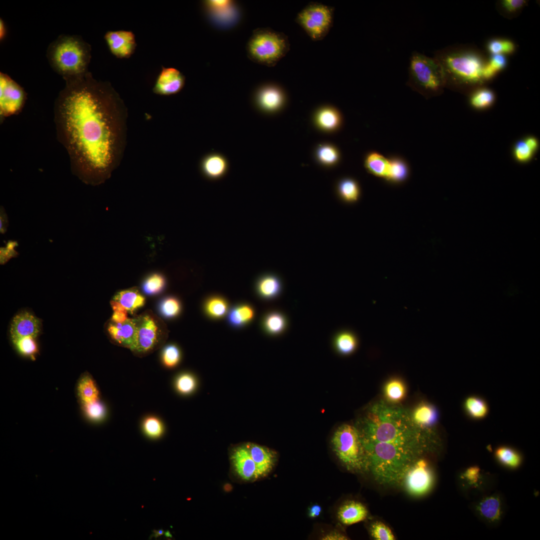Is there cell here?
<instances>
[{"mask_svg": "<svg viewBox=\"0 0 540 540\" xmlns=\"http://www.w3.org/2000/svg\"><path fill=\"white\" fill-rule=\"evenodd\" d=\"M389 162L388 170L385 178L394 184L404 181L408 174V170L405 162L400 158H394Z\"/></svg>", "mask_w": 540, "mask_h": 540, "instance_id": "obj_35", "label": "cell"}, {"mask_svg": "<svg viewBox=\"0 0 540 540\" xmlns=\"http://www.w3.org/2000/svg\"><path fill=\"white\" fill-rule=\"evenodd\" d=\"M137 319V338L131 350L138 356H143L158 348L162 342V338L158 322L154 317L145 314Z\"/></svg>", "mask_w": 540, "mask_h": 540, "instance_id": "obj_11", "label": "cell"}, {"mask_svg": "<svg viewBox=\"0 0 540 540\" xmlns=\"http://www.w3.org/2000/svg\"><path fill=\"white\" fill-rule=\"evenodd\" d=\"M528 144L535 152L538 148V141L534 137H528L524 140Z\"/></svg>", "mask_w": 540, "mask_h": 540, "instance_id": "obj_57", "label": "cell"}, {"mask_svg": "<svg viewBox=\"0 0 540 540\" xmlns=\"http://www.w3.org/2000/svg\"><path fill=\"white\" fill-rule=\"evenodd\" d=\"M315 126L320 130L332 132L340 126L342 118L340 112L332 106H324L318 109L313 118Z\"/></svg>", "mask_w": 540, "mask_h": 540, "instance_id": "obj_20", "label": "cell"}, {"mask_svg": "<svg viewBox=\"0 0 540 540\" xmlns=\"http://www.w3.org/2000/svg\"><path fill=\"white\" fill-rule=\"evenodd\" d=\"M142 430L148 437L156 439L162 436L164 428L162 423L158 418L150 416L144 420Z\"/></svg>", "mask_w": 540, "mask_h": 540, "instance_id": "obj_43", "label": "cell"}, {"mask_svg": "<svg viewBox=\"0 0 540 540\" xmlns=\"http://www.w3.org/2000/svg\"><path fill=\"white\" fill-rule=\"evenodd\" d=\"M247 56L252 62L274 66L290 50L288 38L284 33L269 28L254 30L246 46Z\"/></svg>", "mask_w": 540, "mask_h": 540, "instance_id": "obj_5", "label": "cell"}, {"mask_svg": "<svg viewBox=\"0 0 540 540\" xmlns=\"http://www.w3.org/2000/svg\"><path fill=\"white\" fill-rule=\"evenodd\" d=\"M166 284V278L162 274L154 272L147 276L144 280L142 290L148 294H156L162 291Z\"/></svg>", "mask_w": 540, "mask_h": 540, "instance_id": "obj_39", "label": "cell"}, {"mask_svg": "<svg viewBox=\"0 0 540 540\" xmlns=\"http://www.w3.org/2000/svg\"><path fill=\"white\" fill-rule=\"evenodd\" d=\"M364 452L366 470L379 484L400 485L407 471L426 448L424 429L410 412L382 400L368 408L356 426Z\"/></svg>", "mask_w": 540, "mask_h": 540, "instance_id": "obj_2", "label": "cell"}, {"mask_svg": "<svg viewBox=\"0 0 540 540\" xmlns=\"http://www.w3.org/2000/svg\"><path fill=\"white\" fill-rule=\"evenodd\" d=\"M256 290L262 299L271 300L280 296L282 288L280 278L272 273H266L258 278L255 283Z\"/></svg>", "mask_w": 540, "mask_h": 540, "instance_id": "obj_21", "label": "cell"}, {"mask_svg": "<svg viewBox=\"0 0 540 540\" xmlns=\"http://www.w3.org/2000/svg\"><path fill=\"white\" fill-rule=\"evenodd\" d=\"M12 341L18 351L24 356L33 358L38 352V346L34 337L26 336Z\"/></svg>", "mask_w": 540, "mask_h": 540, "instance_id": "obj_44", "label": "cell"}, {"mask_svg": "<svg viewBox=\"0 0 540 540\" xmlns=\"http://www.w3.org/2000/svg\"><path fill=\"white\" fill-rule=\"evenodd\" d=\"M495 456L502 464L511 468L518 466L522 460L518 452L508 446L498 447L495 451Z\"/></svg>", "mask_w": 540, "mask_h": 540, "instance_id": "obj_36", "label": "cell"}, {"mask_svg": "<svg viewBox=\"0 0 540 540\" xmlns=\"http://www.w3.org/2000/svg\"><path fill=\"white\" fill-rule=\"evenodd\" d=\"M480 516L490 522L499 520L502 514V502L500 498L490 496L483 498L478 506Z\"/></svg>", "mask_w": 540, "mask_h": 540, "instance_id": "obj_28", "label": "cell"}, {"mask_svg": "<svg viewBox=\"0 0 540 540\" xmlns=\"http://www.w3.org/2000/svg\"><path fill=\"white\" fill-rule=\"evenodd\" d=\"M78 394L82 404L98 400L99 392L92 378L84 375L80 380L78 387Z\"/></svg>", "mask_w": 540, "mask_h": 540, "instance_id": "obj_34", "label": "cell"}, {"mask_svg": "<svg viewBox=\"0 0 540 540\" xmlns=\"http://www.w3.org/2000/svg\"><path fill=\"white\" fill-rule=\"evenodd\" d=\"M372 536L376 540H394L395 536L391 529L384 523L376 521L370 527Z\"/></svg>", "mask_w": 540, "mask_h": 540, "instance_id": "obj_46", "label": "cell"}, {"mask_svg": "<svg viewBox=\"0 0 540 540\" xmlns=\"http://www.w3.org/2000/svg\"><path fill=\"white\" fill-rule=\"evenodd\" d=\"M336 189L339 198L346 204H354L360 199V187L358 182L354 178H341L337 182Z\"/></svg>", "mask_w": 540, "mask_h": 540, "instance_id": "obj_25", "label": "cell"}, {"mask_svg": "<svg viewBox=\"0 0 540 540\" xmlns=\"http://www.w3.org/2000/svg\"><path fill=\"white\" fill-rule=\"evenodd\" d=\"M334 8L318 2H310L302 9L296 22L314 41L320 40L332 27Z\"/></svg>", "mask_w": 540, "mask_h": 540, "instance_id": "obj_8", "label": "cell"}, {"mask_svg": "<svg viewBox=\"0 0 540 540\" xmlns=\"http://www.w3.org/2000/svg\"><path fill=\"white\" fill-rule=\"evenodd\" d=\"M83 404L84 412L90 419L97 421L101 420L104 416L105 408L99 400Z\"/></svg>", "mask_w": 540, "mask_h": 540, "instance_id": "obj_48", "label": "cell"}, {"mask_svg": "<svg viewBox=\"0 0 540 540\" xmlns=\"http://www.w3.org/2000/svg\"><path fill=\"white\" fill-rule=\"evenodd\" d=\"M384 394L388 402L398 403L402 400L406 394L404 382L397 378L388 381L385 385Z\"/></svg>", "mask_w": 540, "mask_h": 540, "instance_id": "obj_37", "label": "cell"}, {"mask_svg": "<svg viewBox=\"0 0 540 540\" xmlns=\"http://www.w3.org/2000/svg\"><path fill=\"white\" fill-rule=\"evenodd\" d=\"M250 454L255 462L260 478L267 476L278 462L277 452L268 447L252 442H245Z\"/></svg>", "mask_w": 540, "mask_h": 540, "instance_id": "obj_14", "label": "cell"}, {"mask_svg": "<svg viewBox=\"0 0 540 540\" xmlns=\"http://www.w3.org/2000/svg\"><path fill=\"white\" fill-rule=\"evenodd\" d=\"M180 352L177 346L170 344L164 348L162 355L164 364L168 368H172L178 364L180 360Z\"/></svg>", "mask_w": 540, "mask_h": 540, "instance_id": "obj_47", "label": "cell"}, {"mask_svg": "<svg viewBox=\"0 0 540 540\" xmlns=\"http://www.w3.org/2000/svg\"><path fill=\"white\" fill-rule=\"evenodd\" d=\"M127 312L128 311L114 312L111 318L112 322L117 324L124 322L128 318Z\"/></svg>", "mask_w": 540, "mask_h": 540, "instance_id": "obj_51", "label": "cell"}, {"mask_svg": "<svg viewBox=\"0 0 540 540\" xmlns=\"http://www.w3.org/2000/svg\"><path fill=\"white\" fill-rule=\"evenodd\" d=\"M90 52L80 36L61 34L49 44L46 56L52 70L66 80L88 72Z\"/></svg>", "mask_w": 540, "mask_h": 540, "instance_id": "obj_3", "label": "cell"}, {"mask_svg": "<svg viewBox=\"0 0 540 540\" xmlns=\"http://www.w3.org/2000/svg\"><path fill=\"white\" fill-rule=\"evenodd\" d=\"M464 408L468 416L474 420H482L488 414L489 407L486 402L478 396H470L464 402Z\"/></svg>", "mask_w": 540, "mask_h": 540, "instance_id": "obj_30", "label": "cell"}, {"mask_svg": "<svg viewBox=\"0 0 540 540\" xmlns=\"http://www.w3.org/2000/svg\"><path fill=\"white\" fill-rule=\"evenodd\" d=\"M487 49L492 54H512L516 49L514 43L509 40L496 38L490 40L487 44Z\"/></svg>", "mask_w": 540, "mask_h": 540, "instance_id": "obj_42", "label": "cell"}, {"mask_svg": "<svg viewBox=\"0 0 540 540\" xmlns=\"http://www.w3.org/2000/svg\"><path fill=\"white\" fill-rule=\"evenodd\" d=\"M408 72V84L422 94H436L446 86L442 68L434 58L413 52L410 58Z\"/></svg>", "mask_w": 540, "mask_h": 540, "instance_id": "obj_6", "label": "cell"}, {"mask_svg": "<svg viewBox=\"0 0 540 540\" xmlns=\"http://www.w3.org/2000/svg\"><path fill=\"white\" fill-rule=\"evenodd\" d=\"M185 78L178 70L162 68L154 84L153 90L157 94L170 96L180 92L184 86Z\"/></svg>", "mask_w": 540, "mask_h": 540, "instance_id": "obj_15", "label": "cell"}, {"mask_svg": "<svg viewBox=\"0 0 540 540\" xmlns=\"http://www.w3.org/2000/svg\"><path fill=\"white\" fill-rule=\"evenodd\" d=\"M337 516L341 523L350 526L366 520L368 516V510L362 502L350 500L338 508Z\"/></svg>", "mask_w": 540, "mask_h": 540, "instance_id": "obj_22", "label": "cell"}, {"mask_svg": "<svg viewBox=\"0 0 540 540\" xmlns=\"http://www.w3.org/2000/svg\"><path fill=\"white\" fill-rule=\"evenodd\" d=\"M261 324L266 333L270 336H278L284 332L287 328L288 320L282 312L271 310L264 315Z\"/></svg>", "mask_w": 540, "mask_h": 540, "instance_id": "obj_24", "label": "cell"}, {"mask_svg": "<svg viewBox=\"0 0 540 540\" xmlns=\"http://www.w3.org/2000/svg\"><path fill=\"white\" fill-rule=\"evenodd\" d=\"M494 94L490 90L481 88L471 96L470 104L476 109H484L490 106L494 102Z\"/></svg>", "mask_w": 540, "mask_h": 540, "instance_id": "obj_40", "label": "cell"}, {"mask_svg": "<svg viewBox=\"0 0 540 540\" xmlns=\"http://www.w3.org/2000/svg\"><path fill=\"white\" fill-rule=\"evenodd\" d=\"M389 160L382 155L372 152L366 158L364 166L371 174L380 178H386L389 168Z\"/></svg>", "mask_w": 540, "mask_h": 540, "instance_id": "obj_33", "label": "cell"}, {"mask_svg": "<svg viewBox=\"0 0 540 540\" xmlns=\"http://www.w3.org/2000/svg\"><path fill=\"white\" fill-rule=\"evenodd\" d=\"M108 330L111 338L118 344L132 350L138 334V319L128 318L122 323H110Z\"/></svg>", "mask_w": 540, "mask_h": 540, "instance_id": "obj_18", "label": "cell"}, {"mask_svg": "<svg viewBox=\"0 0 540 540\" xmlns=\"http://www.w3.org/2000/svg\"><path fill=\"white\" fill-rule=\"evenodd\" d=\"M333 342L335 349L340 354L347 356L356 350L358 340L354 332L348 329H344L336 334Z\"/></svg>", "mask_w": 540, "mask_h": 540, "instance_id": "obj_26", "label": "cell"}, {"mask_svg": "<svg viewBox=\"0 0 540 540\" xmlns=\"http://www.w3.org/2000/svg\"><path fill=\"white\" fill-rule=\"evenodd\" d=\"M6 27L4 20L0 19V39L2 40L6 35Z\"/></svg>", "mask_w": 540, "mask_h": 540, "instance_id": "obj_58", "label": "cell"}, {"mask_svg": "<svg viewBox=\"0 0 540 540\" xmlns=\"http://www.w3.org/2000/svg\"><path fill=\"white\" fill-rule=\"evenodd\" d=\"M203 308L205 314L213 320L223 318L230 310L226 300L216 295L208 297L204 302Z\"/></svg>", "mask_w": 540, "mask_h": 540, "instance_id": "obj_29", "label": "cell"}, {"mask_svg": "<svg viewBox=\"0 0 540 540\" xmlns=\"http://www.w3.org/2000/svg\"><path fill=\"white\" fill-rule=\"evenodd\" d=\"M10 244H9V246H8V248H1L0 259L1 261H2L1 263H4V262H6V260H8L7 259L9 258H10L12 256H13L14 255V252H16V251L14 250L13 248L14 247L10 248Z\"/></svg>", "mask_w": 540, "mask_h": 540, "instance_id": "obj_53", "label": "cell"}, {"mask_svg": "<svg viewBox=\"0 0 540 540\" xmlns=\"http://www.w3.org/2000/svg\"><path fill=\"white\" fill-rule=\"evenodd\" d=\"M40 330V321L28 312H22L12 319L10 328L12 340L26 337L36 338Z\"/></svg>", "mask_w": 540, "mask_h": 540, "instance_id": "obj_17", "label": "cell"}, {"mask_svg": "<svg viewBox=\"0 0 540 540\" xmlns=\"http://www.w3.org/2000/svg\"><path fill=\"white\" fill-rule=\"evenodd\" d=\"M479 470L476 467H472L468 469L466 473L465 476L468 480L470 481L474 482L478 480V477Z\"/></svg>", "mask_w": 540, "mask_h": 540, "instance_id": "obj_52", "label": "cell"}, {"mask_svg": "<svg viewBox=\"0 0 540 540\" xmlns=\"http://www.w3.org/2000/svg\"><path fill=\"white\" fill-rule=\"evenodd\" d=\"M230 472L240 482H253L260 480L256 466L245 442L232 445L228 450Z\"/></svg>", "mask_w": 540, "mask_h": 540, "instance_id": "obj_10", "label": "cell"}, {"mask_svg": "<svg viewBox=\"0 0 540 540\" xmlns=\"http://www.w3.org/2000/svg\"><path fill=\"white\" fill-rule=\"evenodd\" d=\"M434 482L432 472L424 458H420L410 466L406 474L402 484L407 492L418 496L427 494Z\"/></svg>", "mask_w": 540, "mask_h": 540, "instance_id": "obj_12", "label": "cell"}, {"mask_svg": "<svg viewBox=\"0 0 540 540\" xmlns=\"http://www.w3.org/2000/svg\"><path fill=\"white\" fill-rule=\"evenodd\" d=\"M332 444L336 456L348 470H366L361 440L356 426L344 424L338 427L332 436Z\"/></svg>", "mask_w": 540, "mask_h": 540, "instance_id": "obj_7", "label": "cell"}, {"mask_svg": "<svg viewBox=\"0 0 540 540\" xmlns=\"http://www.w3.org/2000/svg\"><path fill=\"white\" fill-rule=\"evenodd\" d=\"M230 168L227 158L218 152H210L200 160V169L202 176L210 180L223 178L228 174Z\"/></svg>", "mask_w": 540, "mask_h": 540, "instance_id": "obj_16", "label": "cell"}, {"mask_svg": "<svg viewBox=\"0 0 540 540\" xmlns=\"http://www.w3.org/2000/svg\"><path fill=\"white\" fill-rule=\"evenodd\" d=\"M316 161L325 167H332L338 162L340 156L338 148L329 143L319 144L314 152Z\"/></svg>", "mask_w": 540, "mask_h": 540, "instance_id": "obj_32", "label": "cell"}, {"mask_svg": "<svg viewBox=\"0 0 540 540\" xmlns=\"http://www.w3.org/2000/svg\"><path fill=\"white\" fill-rule=\"evenodd\" d=\"M24 90L9 76L0 72V118L18 114L26 100Z\"/></svg>", "mask_w": 540, "mask_h": 540, "instance_id": "obj_9", "label": "cell"}, {"mask_svg": "<svg viewBox=\"0 0 540 540\" xmlns=\"http://www.w3.org/2000/svg\"><path fill=\"white\" fill-rule=\"evenodd\" d=\"M198 385L196 377L192 374L184 372L180 374L176 378L175 386L177 391L184 395L193 392Z\"/></svg>", "mask_w": 540, "mask_h": 540, "instance_id": "obj_41", "label": "cell"}, {"mask_svg": "<svg viewBox=\"0 0 540 540\" xmlns=\"http://www.w3.org/2000/svg\"><path fill=\"white\" fill-rule=\"evenodd\" d=\"M507 64V60L504 54H492L490 60L486 62L482 72L484 81L492 78L498 72L504 69Z\"/></svg>", "mask_w": 540, "mask_h": 540, "instance_id": "obj_38", "label": "cell"}, {"mask_svg": "<svg viewBox=\"0 0 540 540\" xmlns=\"http://www.w3.org/2000/svg\"><path fill=\"white\" fill-rule=\"evenodd\" d=\"M54 104L57 138L66 150L72 174L83 182H104L124 148L126 110L110 84L89 72L64 80Z\"/></svg>", "mask_w": 540, "mask_h": 540, "instance_id": "obj_1", "label": "cell"}, {"mask_svg": "<svg viewBox=\"0 0 540 540\" xmlns=\"http://www.w3.org/2000/svg\"><path fill=\"white\" fill-rule=\"evenodd\" d=\"M348 539V537L345 535L337 532H332L327 534L322 538V540H342Z\"/></svg>", "mask_w": 540, "mask_h": 540, "instance_id": "obj_54", "label": "cell"}, {"mask_svg": "<svg viewBox=\"0 0 540 540\" xmlns=\"http://www.w3.org/2000/svg\"><path fill=\"white\" fill-rule=\"evenodd\" d=\"M410 413L414 422L424 430L434 424L438 418V412L436 408L427 403L418 405Z\"/></svg>", "mask_w": 540, "mask_h": 540, "instance_id": "obj_27", "label": "cell"}, {"mask_svg": "<svg viewBox=\"0 0 540 540\" xmlns=\"http://www.w3.org/2000/svg\"><path fill=\"white\" fill-rule=\"evenodd\" d=\"M322 512L320 506L315 504L312 506L308 510V516L310 518H316L318 517Z\"/></svg>", "mask_w": 540, "mask_h": 540, "instance_id": "obj_56", "label": "cell"}, {"mask_svg": "<svg viewBox=\"0 0 540 540\" xmlns=\"http://www.w3.org/2000/svg\"><path fill=\"white\" fill-rule=\"evenodd\" d=\"M114 300L119 302L130 313L142 306L145 302L144 297L135 288L122 290L114 297Z\"/></svg>", "mask_w": 540, "mask_h": 540, "instance_id": "obj_31", "label": "cell"}, {"mask_svg": "<svg viewBox=\"0 0 540 540\" xmlns=\"http://www.w3.org/2000/svg\"><path fill=\"white\" fill-rule=\"evenodd\" d=\"M526 3L524 0H503L500 2V6L506 14H514L521 10Z\"/></svg>", "mask_w": 540, "mask_h": 540, "instance_id": "obj_50", "label": "cell"}, {"mask_svg": "<svg viewBox=\"0 0 540 540\" xmlns=\"http://www.w3.org/2000/svg\"><path fill=\"white\" fill-rule=\"evenodd\" d=\"M447 84L474 85L484 80L482 72L486 64L482 56L472 50L448 48L436 52Z\"/></svg>", "mask_w": 540, "mask_h": 540, "instance_id": "obj_4", "label": "cell"}, {"mask_svg": "<svg viewBox=\"0 0 540 540\" xmlns=\"http://www.w3.org/2000/svg\"><path fill=\"white\" fill-rule=\"evenodd\" d=\"M159 310L164 317L172 318L177 316L181 310V304L178 299L173 296L164 298L160 303Z\"/></svg>", "mask_w": 540, "mask_h": 540, "instance_id": "obj_45", "label": "cell"}, {"mask_svg": "<svg viewBox=\"0 0 540 540\" xmlns=\"http://www.w3.org/2000/svg\"><path fill=\"white\" fill-rule=\"evenodd\" d=\"M104 38L110 52L118 58H128L135 50L136 38L130 31H108L105 34Z\"/></svg>", "mask_w": 540, "mask_h": 540, "instance_id": "obj_13", "label": "cell"}, {"mask_svg": "<svg viewBox=\"0 0 540 540\" xmlns=\"http://www.w3.org/2000/svg\"><path fill=\"white\" fill-rule=\"evenodd\" d=\"M258 106L266 113H274L279 110L284 102V96L278 88L268 86L260 89L255 98Z\"/></svg>", "mask_w": 540, "mask_h": 540, "instance_id": "obj_19", "label": "cell"}, {"mask_svg": "<svg viewBox=\"0 0 540 540\" xmlns=\"http://www.w3.org/2000/svg\"><path fill=\"white\" fill-rule=\"evenodd\" d=\"M0 233L4 234L6 231V228L8 226V220L7 215L5 212V210L3 207L0 208Z\"/></svg>", "mask_w": 540, "mask_h": 540, "instance_id": "obj_55", "label": "cell"}, {"mask_svg": "<svg viewBox=\"0 0 540 540\" xmlns=\"http://www.w3.org/2000/svg\"><path fill=\"white\" fill-rule=\"evenodd\" d=\"M226 316L228 324L234 328H240L252 322L255 316V310L250 304H240L230 308Z\"/></svg>", "mask_w": 540, "mask_h": 540, "instance_id": "obj_23", "label": "cell"}, {"mask_svg": "<svg viewBox=\"0 0 540 540\" xmlns=\"http://www.w3.org/2000/svg\"><path fill=\"white\" fill-rule=\"evenodd\" d=\"M163 532H163V530H154V534H155V537L156 538V537H158V536H160L163 534Z\"/></svg>", "mask_w": 540, "mask_h": 540, "instance_id": "obj_59", "label": "cell"}, {"mask_svg": "<svg viewBox=\"0 0 540 540\" xmlns=\"http://www.w3.org/2000/svg\"><path fill=\"white\" fill-rule=\"evenodd\" d=\"M534 152L525 140L516 142L514 148V155L520 162H526L532 156Z\"/></svg>", "mask_w": 540, "mask_h": 540, "instance_id": "obj_49", "label": "cell"}]
</instances>
